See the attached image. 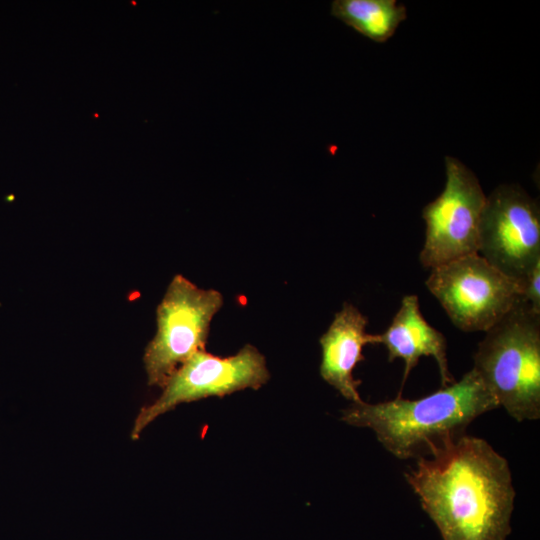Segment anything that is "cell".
Returning a JSON list of instances; mask_svg holds the SVG:
<instances>
[{
    "label": "cell",
    "instance_id": "cell-1",
    "mask_svg": "<svg viewBox=\"0 0 540 540\" xmlns=\"http://www.w3.org/2000/svg\"><path fill=\"white\" fill-rule=\"evenodd\" d=\"M443 540H506L515 489L505 457L467 434L404 474Z\"/></svg>",
    "mask_w": 540,
    "mask_h": 540
},
{
    "label": "cell",
    "instance_id": "cell-2",
    "mask_svg": "<svg viewBox=\"0 0 540 540\" xmlns=\"http://www.w3.org/2000/svg\"><path fill=\"white\" fill-rule=\"evenodd\" d=\"M498 403L475 370L425 397L375 404L352 403L342 420L371 429L382 446L398 459L427 458L466 435L477 417Z\"/></svg>",
    "mask_w": 540,
    "mask_h": 540
},
{
    "label": "cell",
    "instance_id": "cell-3",
    "mask_svg": "<svg viewBox=\"0 0 540 540\" xmlns=\"http://www.w3.org/2000/svg\"><path fill=\"white\" fill-rule=\"evenodd\" d=\"M473 370L518 422L540 418V314L522 299L485 332Z\"/></svg>",
    "mask_w": 540,
    "mask_h": 540
},
{
    "label": "cell",
    "instance_id": "cell-4",
    "mask_svg": "<svg viewBox=\"0 0 540 540\" xmlns=\"http://www.w3.org/2000/svg\"><path fill=\"white\" fill-rule=\"evenodd\" d=\"M223 305L222 294L175 275L156 309L157 330L143 362L150 386L163 388L193 354L205 350L210 324Z\"/></svg>",
    "mask_w": 540,
    "mask_h": 540
},
{
    "label": "cell",
    "instance_id": "cell-5",
    "mask_svg": "<svg viewBox=\"0 0 540 540\" xmlns=\"http://www.w3.org/2000/svg\"><path fill=\"white\" fill-rule=\"evenodd\" d=\"M425 284L464 332H486L523 299L521 284L478 253L431 269Z\"/></svg>",
    "mask_w": 540,
    "mask_h": 540
},
{
    "label": "cell",
    "instance_id": "cell-6",
    "mask_svg": "<svg viewBox=\"0 0 540 540\" xmlns=\"http://www.w3.org/2000/svg\"><path fill=\"white\" fill-rule=\"evenodd\" d=\"M269 378L264 356L250 344L228 357L198 351L172 375L161 395L140 409L131 438L137 440L157 417L181 403L223 397L248 388L259 389Z\"/></svg>",
    "mask_w": 540,
    "mask_h": 540
},
{
    "label": "cell",
    "instance_id": "cell-7",
    "mask_svg": "<svg viewBox=\"0 0 540 540\" xmlns=\"http://www.w3.org/2000/svg\"><path fill=\"white\" fill-rule=\"evenodd\" d=\"M445 167L442 193L422 211L426 231L419 259L430 270L478 253L479 226L486 201L477 177L461 161L447 156Z\"/></svg>",
    "mask_w": 540,
    "mask_h": 540
},
{
    "label": "cell",
    "instance_id": "cell-8",
    "mask_svg": "<svg viewBox=\"0 0 540 540\" xmlns=\"http://www.w3.org/2000/svg\"><path fill=\"white\" fill-rule=\"evenodd\" d=\"M478 254L520 284L540 261V207L517 185H500L486 196Z\"/></svg>",
    "mask_w": 540,
    "mask_h": 540
},
{
    "label": "cell",
    "instance_id": "cell-9",
    "mask_svg": "<svg viewBox=\"0 0 540 540\" xmlns=\"http://www.w3.org/2000/svg\"><path fill=\"white\" fill-rule=\"evenodd\" d=\"M367 324L366 316L354 305L345 302L320 338V375L352 403L363 401L358 392L361 381L353 377L354 368L365 359L363 347L381 342L380 334L367 333Z\"/></svg>",
    "mask_w": 540,
    "mask_h": 540
},
{
    "label": "cell",
    "instance_id": "cell-10",
    "mask_svg": "<svg viewBox=\"0 0 540 540\" xmlns=\"http://www.w3.org/2000/svg\"><path fill=\"white\" fill-rule=\"evenodd\" d=\"M380 338V344L388 351L389 362L398 358L404 361L402 387L423 356L435 359L442 387L455 382L449 370L446 338L425 320L417 295L402 298L399 310Z\"/></svg>",
    "mask_w": 540,
    "mask_h": 540
},
{
    "label": "cell",
    "instance_id": "cell-11",
    "mask_svg": "<svg viewBox=\"0 0 540 540\" xmlns=\"http://www.w3.org/2000/svg\"><path fill=\"white\" fill-rule=\"evenodd\" d=\"M331 14L363 36L383 43L406 18V8L395 0H335Z\"/></svg>",
    "mask_w": 540,
    "mask_h": 540
},
{
    "label": "cell",
    "instance_id": "cell-12",
    "mask_svg": "<svg viewBox=\"0 0 540 540\" xmlns=\"http://www.w3.org/2000/svg\"><path fill=\"white\" fill-rule=\"evenodd\" d=\"M521 287L523 300L532 311L540 314V261L523 279Z\"/></svg>",
    "mask_w": 540,
    "mask_h": 540
}]
</instances>
